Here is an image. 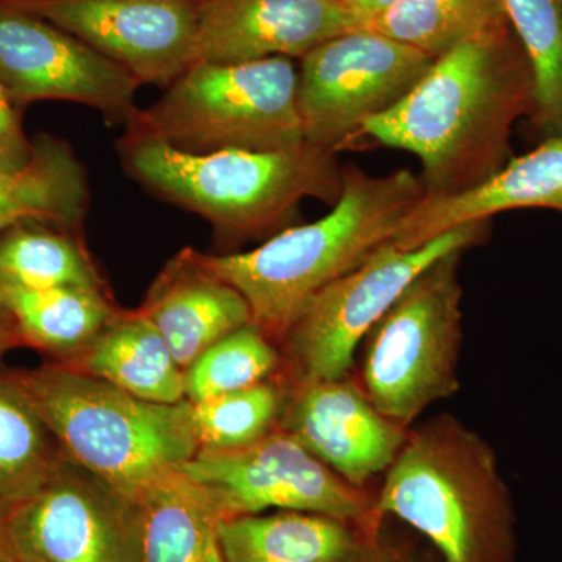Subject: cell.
<instances>
[{
	"mask_svg": "<svg viewBox=\"0 0 562 562\" xmlns=\"http://www.w3.org/2000/svg\"><path fill=\"white\" fill-rule=\"evenodd\" d=\"M536 105L535 70L509 21L436 58L361 135L419 158L425 198L475 190L514 157L513 128Z\"/></svg>",
	"mask_w": 562,
	"mask_h": 562,
	"instance_id": "cell-1",
	"label": "cell"
},
{
	"mask_svg": "<svg viewBox=\"0 0 562 562\" xmlns=\"http://www.w3.org/2000/svg\"><path fill=\"white\" fill-rule=\"evenodd\" d=\"M424 198L419 173L409 169L371 176L349 166L327 216L286 227L254 250L201 258L241 292L254 324L280 346L310 302L386 246Z\"/></svg>",
	"mask_w": 562,
	"mask_h": 562,
	"instance_id": "cell-2",
	"label": "cell"
},
{
	"mask_svg": "<svg viewBox=\"0 0 562 562\" xmlns=\"http://www.w3.org/2000/svg\"><path fill=\"white\" fill-rule=\"evenodd\" d=\"M117 150L125 171L151 194L199 214L233 241L273 236L305 199L335 205L342 191L338 154L308 143L284 150L191 154L125 128Z\"/></svg>",
	"mask_w": 562,
	"mask_h": 562,
	"instance_id": "cell-3",
	"label": "cell"
},
{
	"mask_svg": "<svg viewBox=\"0 0 562 562\" xmlns=\"http://www.w3.org/2000/svg\"><path fill=\"white\" fill-rule=\"evenodd\" d=\"M373 509L416 528L443 562L516 558V514L497 454L452 414L409 428L373 494Z\"/></svg>",
	"mask_w": 562,
	"mask_h": 562,
	"instance_id": "cell-4",
	"label": "cell"
},
{
	"mask_svg": "<svg viewBox=\"0 0 562 562\" xmlns=\"http://www.w3.org/2000/svg\"><path fill=\"white\" fill-rule=\"evenodd\" d=\"M14 375L63 454L127 497L199 452L188 401H140L57 361Z\"/></svg>",
	"mask_w": 562,
	"mask_h": 562,
	"instance_id": "cell-5",
	"label": "cell"
},
{
	"mask_svg": "<svg viewBox=\"0 0 562 562\" xmlns=\"http://www.w3.org/2000/svg\"><path fill=\"white\" fill-rule=\"evenodd\" d=\"M291 58L195 61L127 128L191 154L284 150L305 144Z\"/></svg>",
	"mask_w": 562,
	"mask_h": 562,
	"instance_id": "cell-6",
	"label": "cell"
},
{
	"mask_svg": "<svg viewBox=\"0 0 562 562\" xmlns=\"http://www.w3.org/2000/svg\"><path fill=\"white\" fill-rule=\"evenodd\" d=\"M464 254L454 250L425 269L366 336L357 382L403 428L460 391Z\"/></svg>",
	"mask_w": 562,
	"mask_h": 562,
	"instance_id": "cell-7",
	"label": "cell"
},
{
	"mask_svg": "<svg viewBox=\"0 0 562 562\" xmlns=\"http://www.w3.org/2000/svg\"><path fill=\"white\" fill-rule=\"evenodd\" d=\"M492 220L460 225L419 249L383 246L364 265L325 288L280 342L281 371L290 384L350 375L366 336L425 269L454 250L490 239Z\"/></svg>",
	"mask_w": 562,
	"mask_h": 562,
	"instance_id": "cell-8",
	"label": "cell"
},
{
	"mask_svg": "<svg viewBox=\"0 0 562 562\" xmlns=\"http://www.w3.org/2000/svg\"><path fill=\"white\" fill-rule=\"evenodd\" d=\"M432 61L371 29L325 41L297 69L295 101L306 143L338 154L366 122L397 105Z\"/></svg>",
	"mask_w": 562,
	"mask_h": 562,
	"instance_id": "cell-9",
	"label": "cell"
},
{
	"mask_svg": "<svg viewBox=\"0 0 562 562\" xmlns=\"http://www.w3.org/2000/svg\"><path fill=\"white\" fill-rule=\"evenodd\" d=\"M180 471L209 492L222 520L269 509L382 519L371 492L336 475L279 427L244 449L198 452Z\"/></svg>",
	"mask_w": 562,
	"mask_h": 562,
	"instance_id": "cell-10",
	"label": "cell"
},
{
	"mask_svg": "<svg viewBox=\"0 0 562 562\" xmlns=\"http://www.w3.org/2000/svg\"><path fill=\"white\" fill-rule=\"evenodd\" d=\"M7 527L21 562H138L132 498L66 457Z\"/></svg>",
	"mask_w": 562,
	"mask_h": 562,
	"instance_id": "cell-11",
	"label": "cell"
},
{
	"mask_svg": "<svg viewBox=\"0 0 562 562\" xmlns=\"http://www.w3.org/2000/svg\"><path fill=\"white\" fill-rule=\"evenodd\" d=\"M0 83L11 101H68L113 125L136 120L140 83L128 70L50 22L0 0Z\"/></svg>",
	"mask_w": 562,
	"mask_h": 562,
	"instance_id": "cell-12",
	"label": "cell"
},
{
	"mask_svg": "<svg viewBox=\"0 0 562 562\" xmlns=\"http://www.w3.org/2000/svg\"><path fill=\"white\" fill-rule=\"evenodd\" d=\"M50 22L128 70L168 88L194 63L192 0H3Z\"/></svg>",
	"mask_w": 562,
	"mask_h": 562,
	"instance_id": "cell-13",
	"label": "cell"
},
{
	"mask_svg": "<svg viewBox=\"0 0 562 562\" xmlns=\"http://www.w3.org/2000/svg\"><path fill=\"white\" fill-rule=\"evenodd\" d=\"M279 428L360 490L384 475L409 432L372 405L351 373L328 382L288 383Z\"/></svg>",
	"mask_w": 562,
	"mask_h": 562,
	"instance_id": "cell-14",
	"label": "cell"
},
{
	"mask_svg": "<svg viewBox=\"0 0 562 562\" xmlns=\"http://www.w3.org/2000/svg\"><path fill=\"white\" fill-rule=\"evenodd\" d=\"M368 29L344 0H199L194 63L302 60L325 41Z\"/></svg>",
	"mask_w": 562,
	"mask_h": 562,
	"instance_id": "cell-15",
	"label": "cell"
},
{
	"mask_svg": "<svg viewBox=\"0 0 562 562\" xmlns=\"http://www.w3.org/2000/svg\"><path fill=\"white\" fill-rule=\"evenodd\" d=\"M522 209L562 214V136L539 140L535 149L513 157L501 172L475 190L424 198L398 225L390 246L414 250L468 222Z\"/></svg>",
	"mask_w": 562,
	"mask_h": 562,
	"instance_id": "cell-16",
	"label": "cell"
},
{
	"mask_svg": "<svg viewBox=\"0 0 562 562\" xmlns=\"http://www.w3.org/2000/svg\"><path fill=\"white\" fill-rule=\"evenodd\" d=\"M139 312L162 336L183 371L214 342L250 324L249 303L190 247L151 283Z\"/></svg>",
	"mask_w": 562,
	"mask_h": 562,
	"instance_id": "cell-17",
	"label": "cell"
},
{
	"mask_svg": "<svg viewBox=\"0 0 562 562\" xmlns=\"http://www.w3.org/2000/svg\"><path fill=\"white\" fill-rule=\"evenodd\" d=\"M380 519L276 512L222 520L224 562H368Z\"/></svg>",
	"mask_w": 562,
	"mask_h": 562,
	"instance_id": "cell-18",
	"label": "cell"
},
{
	"mask_svg": "<svg viewBox=\"0 0 562 562\" xmlns=\"http://www.w3.org/2000/svg\"><path fill=\"white\" fill-rule=\"evenodd\" d=\"M138 562H224L222 516L209 492L180 469L132 497Z\"/></svg>",
	"mask_w": 562,
	"mask_h": 562,
	"instance_id": "cell-19",
	"label": "cell"
},
{
	"mask_svg": "<svg viewBox=\"0 0 562 562\" xmlns=\"http://www.w3.org/2000/svg\"><path fill=\"white\" fill-rule=\"evenodd\" d=\"M63 364L90 373L140 401L162 405L187 401L183 369L139 310H117L91 342Z\"/></svg>",
	"mask_w": 562,
	"mask_h": 562,
	"instance_id": "cell-20",
	"label": "cell"
},
{
	"mask_svg": "<svg viewBox=\"0 0 562 562\" xmlns=\"http://www.w3.org/2000/svg\"><path fill=\"white\" fill-rule=\"evenodd\" d=\"M32 143L27 166L0 171V233L22 222L79 231L90 210L87 169L66 140L41 135Z\"/></svg>",
	"mask_w": 562,
	"mask_h": 562,
	"instance_id": "cell-21",
	"label": "cell"
},
{
	"mask_svg": "<svg viewBox=\"0 0 562 562\" xmlns=\"http://www.w3.org/2000/svg\"><path fill=\"white\" fill-rule=\"evenodd\" d=\"M0 297L11 314L21 346L44 351L57 362L77 357L120 310L106 288H3Z\"/></svg>",
	"mask_w": 562,
	"mask_h": 562,
	"instance_id": "cell-22",
	"label": "cell"
},
{
	"mask_svg": "<svg viewBox=\"0 0 562 562\" xmlns=\"http://www.w3.org/2000/svg\"><path fill=\"white\" fill-rule=\"evenodd\" d=\"M63 458L14 372L0 373V513L35 494Z\"/></svg>",
	"mask_w": 562,
	"mask_h": 562,
	"instance_id": "cell-23",
	"label": "cell"
},
{
	"mask_svg": "<svg viewBox=\"0 0 562 562\" xmlns=\"http://www.w3.org/2000/svg\"><path fill=\"white\" fill-rule=\"evenodd\" d=\"M105 288L76 232L22 222L0 233V290Z\"/></svg>",
	"mask_w": 562,
	"mask_h": 562,
	"instance_id": "cell-24",
	"label": "cell"
},
{
	"mask_svg": "<svg viewBox=\"0 0 562 562\" xmlns=\"http://www.w3.org/2000/svg\"><path fill=\"white\" fill-rule=\"evenodd\" d=\"M505 21L502 0H394L368 29L436 60Z\"/></svg>",
	"mask_w": 562,
	"mask_h": 562,
	"instance_id": "cell-25",
	"label": "cell"
},
{
	"mask_svg": "<svg viewBox=\"0 0 562 562\" xmlns=\"http://www.w3.org/2000/svg\"><path fill=\"white\" fill-rule=\"evenodd\" d=\"M502 2L535 70L532 135L539 140L562 136V0Z\"/></svg>",
	"mask_w": 562,
	"mask_h": 562,
	"instance_id": "cell-26",
	"label": "cell"
},
{
	"mask_svg": "<svg viewBox=\"0 0 562 562\" xmlns=\"http://www.w3.org/2000/svg\"><path fill=\"white\" fill-rule=\"evenodd\" d=\"M286 394L279 373L244 390L190 402L199 452H228L261 441L279 427Z\"/></svg>",
	"mask_w": 562,
	"mask_h": 562,
	"instance_id": "cell-27",
	"label": "cell"
},
{
	"mask_svg": "<svg viewBox=\"0 0 562 562\" xmlns=\"http://www.w3.org/2000/svg\"><path fill=\"white\" fill-rule=\"evenodd\" d=\"M280 371L279 346L250 322L214 342L184 371V397L205 401L266 382Z\"/></svg>",
	"mask_w": 562,
	"mask_h": 562,
	"instance_id": "cell-28",
	"label": "cell"
},
{
	"mask_svg": "<svg viewBox=\"0 0 562 562\" xmlns=\"http://www.w3.org/2000/svg\"><path fill=\"white\" fill-rule=\"evenodd\" d=\"M32 154L33 143L22 131L13 101L0 83V171H20L29 165Z\"/></svg>",
	"mask_w": 562,
	"mask_h": 562,
	"instance_id": "cell-29",
	"label": "cell"
},
{
	"mask_svg": "<svg viewBox=\"0 0 562 562\" xmlns=\"http://www.w3.org/2000/svg\"><path fill=\"white\" fill-rule=\"evenodd\" d=\"M21 346L20 338H18L16 328H14L11 314L7 310L5 303L0 297V361L5 357L7 351L13 347Z\"/></svg>",
	"mask_w": 562,
	"mask_h": 562,
	"instance_id": "cell-30",
	"label": "cell"
},
{
	"mask_svg": "<svg viewBox=\"0 0 562 562\" xmlns=\"http://www.w3.org/2000/svg\"><path fill=\"white\" fill-rule=\"evenodd\" d=\"M368 562H412V558L403 553L397 547L391 546L390 542L384 541L382 535H380L375 546H373Z\"/></svg>",
	"mask_w": 562,
	"mask_h": 562,
	"instance_id": "cell-31",
	"label": "cell"
},
{
	"mask_svg": "<svg viewBox=\"0 0 562 562\" xmlns=\"http://www.w3.org/2000/svg\"><path fill=\"white\" fill-rule=\"evenodd\" d=\"M344 2L349 3L351 9L357 11L358 14L366 20V22H371L373 16L386 9L391 2L394 0H344Z\"/></svg>",
	"mask_w": 562,
	"mask_h": 562,
	"instance_id": "cell-32",
	"label": "cell"
},
{
	"mask_svg": "<svg viewBox=\"0 0 562 562\" xmlns=\"http://www.w3.org/2000/svg\"><path fill=\"white\" fill-rule=\"evenodd\" d=\"M7 517L9 514L0 513V562H21L11 542Z\"/></svg>",
	"mask_w": 562,
	"mask_h": 562,
	"instance_id": "cell-33",
	"label": "cell"
},
{
	"mask_svg": "<svg viewBox=\"0 0 562 562\" xmlns=\"http://www.w3.org/2000/svg\"><path fill=\"white\" fill-rule=\"evenodd\" d=\"M192 2H199V0H192Z\"/></svg>",
	"mask_w": 562,
	"mask_h": 562,
	"instance_id": "cell-34",
	"label": "cell"
},
{
	"mask_svg": "<svg viewBox=\"0 0 562 562\" xmlns=\"http://www.w3.org/2000/svg\"><path fill=\"white\" fill-rule=\"evenodd\" d=\"M412 562H414V561L412 560Z\"/></svg>",
	"mask_w": 562,
	"mask_h": 562,
	"instance_id": "cell-35",
	"label": "cell"
}]
</instances>
